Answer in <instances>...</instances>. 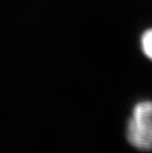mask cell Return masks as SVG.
<instances>
[{
    "label": "cell",
    "instance_id": "1",
    "mask_svg": "<svg viewBox=\"0 0 152 153\" xmlns=\"http://www.w3.org/2000/svg\"><path fill=\"white\" fill-rule=\"evenodd\" d=\"M125 135L129 144L137 150H152V101H141L133 107Z\"/></svg>",
    "mask_w": 152,
    "mask_h": 153
},
{
    "label": "cell",
    "instance_id": "2",
    "mask_svg": "<svg viewBox=\"0 0 152 153\" xmlns=\"http://www.w3.org/2000/svg\"><path fill=\"white\" fill-rule=\"evenodd\" d=\"M141 48L144 54L152 60V28L144 32L142 35Z\"/></svg>",
    "mask_w": 152,
    "mask_h": 153
}]
</instances>
